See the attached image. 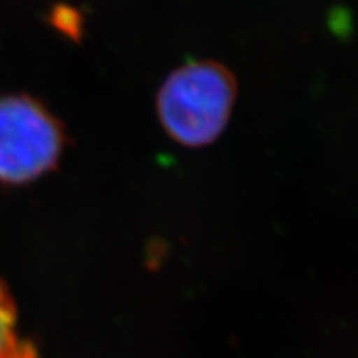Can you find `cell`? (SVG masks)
Wrapping results in <instances>:
<instances>
[{"instance_id": "cell-1", "label": "cell", "mask_w": 358, "mask_h": 358, "mask_svg": "<svg viewBox=\"0 0 358 358\" xmlns=\"http://www.w3.org/2000/svg\"><path fill=\"white\" fill-rule=\"evenodd\" d=\"M229 70L214 62H194L169 75L158 95L163 128L182 146H206L226 128L236 100Z\"/></svg>"}, {"instance_id": "cell-2", "label": "cell", "mask_w": 358, "mask_h": 358, "mask_svg": "<svg viewBox=\"0 0 358 358\" xmlns=\"http://www.w3.org/2000/svg\"><path fill=\"white\" fill-rule=\"evenodd\" d=\"M64 146V128L42 103L0 96V185H27L52 171Z\"/></svg>"}, {"instance_id": "cell-3", "label": "cell", "mask_w": 358, "mask_h": 358, "mask_svg": "<svg viewBox=\"0 0 358 358\" xmlns=\"http://www.w3.org/2000/svg\"><path fill=\"white\" fill-rule=\"evenodd\" d=\"M0 358H38L34 345L17 334V308L6 282L0 279Z\"/></svg>"}]
</instances>
